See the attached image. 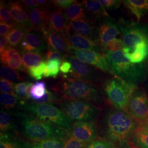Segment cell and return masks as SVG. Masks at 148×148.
Instances as JSON below:
<instances>
[{"mask_svg": "<svg viewBox=\"0 0 148 148\" xmlns=\"http://www.w3.org/2000/svg\"><path fill=\"white\" fill-rule=\"evenodd\" d=\"M101 123L105 139L114 143L117 148H130L133 135L140 125L127 111L114 107L106 111Z\"/></svg>", "mask_w": 148, "mask_h": 148, "instance_id": "obj_1", "label": "cell"}, {"mask_svg": "<svg viewBox=\"0 0 148 148\" xmlns=\"http://www.w3.org/2000/svg\"><path fill=\"white\" fill-rule=\"evenodd\" d=\"M52 90L62 99L88 102L99 108L104 105L103 95L98 87L66 75L60 74V79L52 87Z\"/></svg>", "mask_w": 148, "mask_h": 148, "instance_id": "obj_2", "label": "cell"}, {"mask_svg": "<svg viewBox=\"0 0 148 148\" xmlns=\"http://www.w3.org/2000/svg\"><path fill=\"white\" fill-rule=\"evenodd\" d=\"M15 115L19 122L23 136L30 141L50 139L67 140L69 137L67 130L42 121L31 115L21 112Z\"/></svg>", "mask_w": 148, "mask_h": 148, "instance_id": "obj_3", "label": "cell"}, {"mask_svg": "<svg viewBox=\"0 0 148 148\" xmlns=\"http://www.w3.org/2000/svg\"><path fill=\"white\" fill-rule=\"evenodd\" d=\"M107 61L115 76L134 85L146 79L148 68L145 63L133 64L126 58L123 51L105 53Z\"/></svg>", "mask_w": 148, "mask_h": 148, "instance_id": "obj_4", "label": "cell"}, {"mask_svg": "<svg viewBox=\"0 0 148 148\" xmlns=\"http://www.w3.org/2000/svg\"><path fill=\"white\" fill-rule=\"evenodd\" d=\"M20 105L25 113L56 127L68 131L73 125L74 122L60 108L52 104L21 100Z\"/></svg>", "mask_w": 148, "mask_h": 148, "instance_id": "obj_5", "label": "cell"}, {"mask_svg": "<svg viewBox=\"0 0 148 148\" xmlns=\"http://www.w3.org/2000/svg\"><path fill=\"white\" fill-rule=\"evenodd\" d=\"M101 87L103 95L113 107L126 111L130 97L138 87L115 76L104 79Z\"/></svg>", "mask_w": 148, "mask_h": 148, "instance_id": "obj_6", "label": "cell"}, {"mask_svg": "<svg viewBox=\"0 0 148 148\" xmlns=\"http://www.w3.org/2000/svg\"><path fill=\"white\" fill-rule=\"evenodd\" d=\"M118 24L121 31L125 45L123 52L125 56L130 54L138 44L148 43V23L140 24L120 17Z\"/></svg>", "mask_w": 148, "mask_h": 148, "instance_id": "obj_7", "label": "cell"}, {"mask_svg": "<svg viewBox=\"0 0 148 148\" xmlns=\"http://www.w3.org/2000/svg\"><path fill=\"white\" fill-rule=\"evenodd\" d=\"M60 109L74 122H95L101 114V108L88 102L61 99Z\"/></svg>", "mask_w": 148, "mask_h": 148, "instance_id": "obj_8", "label": "cell"}, {"mask_svg": "<svg viewBox=\"0 0 148 148\" xmlns=\"http://www.w3.org/2000/svg\"><path fill=\"white\" fill-rule=\"evenodd\" d=\"M64 59L68 60L72 65L71 71L67 75L68 77L85 81L97 87L99 86H101L104 79L92 66L85 63L70 55H68Z\"/></svg>", "mask_w": 148, "mask_h": 148, "instance_id": "obj_9", "label": "cell"}, {"mask_svg": "<svg viewBox=\"0 0 148 148\" xmlns=\"http://www.w3.org/2000/svg\"><path fill=\"white\" fill-rule=\"evenodd\" d=\"M126 111L138 122L142 124L148 119V95L142 88L134 90L131 96Z\"/></svg>", "mask_w": 148, "mask_h": 148, "instance_id": "obj_10", "label": "cell"}, {"mask_svg": "<svg viewBox=\"0 0 148 148\" xmlns=\"http://www.w3.org/2000/svg\"><path fill=\"white\" fill-rule=\"evenodd\" d=\"M68 55L72 56L79 60L90 65L95 66L102 71L115 76L108 63L105 54H101L93 51L79 49L70 47Z\"/></svg>", "mask_w": 148, "mask_h": 148, "instance_id": "obj_11", "label": "cell"}, {"mask_svg": "<svg viewBox=\"0 0 148 148\" xmlns=\"http://www.w3.org/2000/svg\"><path fill=\"white\" fill-rule=\"evenodd\" d=\"M68 131L69 137L74 138L87 146L97 140L98 136L95 122H74Z\"/></svg>", "mask_w": 148, "mask_h": 148, "instance_id": "obj_12", "label": "cell"}, {"mask_svg": "<svg viewBox=\"0 0 148 148\" xmlns=\"http://www.w3.org/2000/svg\"><path fill=\"white\" fill-rule=\"evenodd\" d=\"M95 21L98 30L99 43L102 47L120 34L118 22L110 16L98 18Z\"/></svg>", "mask_w": 148, "mask_h": 148, "instance_id": "obj_13", "label": "cell"}, {"mask_svg": "<svg viewBox=\"0 0 148 148\" xmlns=\"http://www.w3.org/2000/svg\"><path fill=\"white\" fill-rule=\"evenodd\" d=\"M67 27V32H75L99 43L98 30L95 20L90 19H81L70 23Z\"/></svg>", "mask_w": 148, "mask_h": 148, "instance_id": "obj_14", "label": "cell"}, {"mask_svg": "<svg viewBox=\"0 0 148 148\" xmlns=\"http://www.w3.org/2000/svg\"><path fill=\"white\" fill-rule=\"evenodd\" d=\"M19 49L21 53H42L47 51L48 46L42 34L30 30L21 43Z\"/></svg>", "mask_w": 148, "mask_h": 148, "instance_id": "obj_15", "label": "cell"}, {"mask_svg": "<svg viewBox=\"0 0 148 148\" xmlns=\"http://www.w3.org/2000/svg\"><path fill=\"white\" fill-rule=\"evenodd\" d=\"M51 10V8L38 7L28 12L32 25V30L38 32L42 35L48 31Z\"/></svg>", "mask_w": 148, "mask_h": 148, "instance_id": "obj_16", "label": "cell"}, {"mask_svg": "<svg viewBox=\"0 0 148 148\" xmlns=\"http://www.w3.org/2000/svg\"><path fill=\"white\" fill-rule=\"evenodd\" d=\"M66 37L70 47L93 51L101 54L104 53L101 44L90 38L70 32H67Z\"/></svg>", "mask_w": 148, "mask_h": 148, "instance_id": "obj_17", "label": "cell"}, {"mask_svg": "<svg viewBox=\"0 0 148 148\" xmlns=\"http://www.w3.org/2000/svg\"><path fill=\"white\" fill-rule=\"evenodd\" d=\"M43 36L47 43L48 48L60 53L64 58L68 55L70 46L66 36L51 30H48Z\"/></svg>", "mask_w": 148, "mask_h": 148, "instance_id": "obj_18", "label": "cell"}, {"mask_svg": "<svg viewBox=\"0 0 148 148\" xmlns=\"http://www.w3.org/2000/svg\"><path fill=\"white\" fill-rule=\"evenodd\" d=\"M7 6L14 23L27 27L29 30H32L28 12L21 1H9Z\"/></svg>", "mask_w": 148, "mask_h": 148, "instance_id": "obj_19", "label": "cell"}, {"mask_svg": "<svg viewBox=\"0 0 148 148\" xmlns=\"http://www.w3.org/2000/svg\"><path fill=\"white\" fill-rule=\"evenodd\" d=\"M1 63L5 66L15 70L21 71L27 73L25 69L21 55L15 48L8 46L4 52L1 54Z\"/></svg>", "mask_w": 148, "mask_h": 148, "instance_id": "obj_20", "label": "cell"}, {"mask_svg": "<svg viewBox=\"0 0 148 148\" xmlns=\"http://www.w3.org/2000/svg\"><path fill=\"white\" fill-rule=\"evenodd\" d=\"M67 27L63 11L55 7L51 10L49 14V30L66 36Z\"/></svg>", "mask_w": 148, "mask_h": 148, "instance_id": "obj_21", "label": "cell"}, {"mask_svg": "<svg viewBox=\"0 0 148 148\" xmlns=\"http://www.w3.org/2000/svg\"><path fill=\"white\" fill-rule=\"evenodd\" d=\"M63 13L67 25L71 22L81 19H92L88 17V13L85 10L82 2H76L74 3L69 8L64 10Z\"/></svg>", "mask_w": 148, "mask_h": 148, "instance_id": "obj_22", "label": "cell"}, {"mask_svg": "<svg viewBox=\"0 0 148 148\" xmlns=\"http://www.w3.org/2000/svg\"><path fill=\"white\" fill-rule=\"evenodd\" d=\"M122 2L127 9L136 16L138 22L148 14V0H125Z\"/></svg>", "mask_w": 148, "mask_h": 148, "instance_id": "obj_23", "label": "cell"}, {"mask_svg": "<svg viewBox=\"0 0 148 148\" xmlns=\"http://www.w3.org/2000/svg\"><path fill=\"white\" fill-rule=\"evenodd\" d=\"M82 3L85 7V10L88 13H90L92 19L108 17L109 15L104 7L101 5L99 1H83Z\"/></svg>", "mask_w": 148, "mask_h": 148, "instance_id": "obj_24", "label": "cell"}, {"mask_svg": "<svg viewBox=\"0 0 148 148\" xmlns=\"http://www.w3.org/2000/svg\"><path fill=\"white\" fill-rule=\"evenodd\" d=\"M67 140L50 139L36 142H22L25 148H64Z\"/></svg>", "mask_w": 148, "mask_h": 148, "instance_id": "obj_25", "label": "cell"}, {"mask_svg": "<svg viewBox=\"0 0 148 148\" xmlns=\"http://www.w3.org/2000/svg\"><path fill=\"white\" fill-rule=\"evenodd\" d=\"M126 57L132 63H144L148 59V43L138 44L133 49L131 53Z\"/></svg>", "mask_w": 148, "mask_h": 148, "instance_id": "obj_26", "label": "cell"}, {"mask_svg": "<svg viewBox=\"0 0 148 148\" xmlns=\"http://www.w3.org/2000/svg\"><path fill=\"white\" fill-rule=\"evenodd\" d=\"M28 31L29 30L27 27L16 24V27L6 36L9 46L14 48L19 46Z\"/></svg>", "mask_w": 148, "mask_h": 148, "instance_id": "obj_27", "label": "cell"}, {"mask_svg": "<svg viewBox=\"0 0 148 148\" xmlns=\"http://www.w3.org/2000/svg\"><path fill=\"white\" fill-rule=\"evenodd\" d=\"M21 56L23 65L27 73L30 68L37 66L43 61H46L45 54L42 53L25 52L21 53Z\"/></svg>", "mask_w": 148, "mask_h": 148, "instance_id": "obj_28", "label": "cell"}, {"mask_svg": "<svg viewBox=\"0 0 148 148\" xmlns=\"http://www.w3.org/2000/svg\"><path fill=\"white\" fill-rule=\"evenodd\" d=\"M0 130L2 133H18L17 126L11 115L4 110H1L0 111Z\"/></svg>", "mask_w": 148, "mask_h": 148, "instance_id": "obj_29", "label": "cell"}, {"mask_svg": "<svg viewBox=\"0 0 148 148\" xmlns=\"http://www.w3.org/2000/svg\"><path fill=\"white\" fill-rule=\"evenodd\" d=\"M0 148H25L22 142L11 133L1 132Z\"/></svg>", "mask_w": 148, "mask_h": 148, "instance_id": "obj_30", "label": "cell"}, {"mask_svg": "<svg viewBox=\"0 0 148 148\" xmlns=\"http://www.w3.org/2000/svg\"><path fill=\"white\" fill-rule=\"evenodd\" d=\"M46 83L44 81H38L33 84L29 90V98L27 101H35L43 98L47 93Z\"/></svg>", "mask_w": 148, "mask_h": 148, "instance_id": "obj_31", "label": "cell"}, {"mask_svg": "<svg viewBox=\"0 0 148 148\" xmlns=\"http://www.w3.org/2000/svg\"><path fill=\"white\" fill-rule=\"evenodd\" d=\"M131 143L137 148H148V131L139 127L133 135Z\"/></svg>", "mask_w": 148, "mask_h": 148, "instance_id": "obj_32", "label": "cell"}, {"mask_svg": "<svg viewBox=\"0 0 148 148\" xmlns=\"http://www.w3.org/2000/svg\"><path fill=\"white\" fill-rule=\"evenodd\" d=\"M21 101V99L15 94L1 93L0 95L1 104L6 110L14 109L16 106L20 105Z\"/></svg>", "mask_w": 148, "mask_h": 148, "instance_id": "obj_33", "label": "cell"}, {"mask_svg": "<svg viewBox=\"0 0 148 148\" xmlns=\"http://www.w3.org/2000/svg\"><path fill=\"white\" fill-rule=\"evenodd\" d=\"M1 77L11 82L24 81L26 77L14 69L2 65L0 69Z\"/></svg>", "mask_w": 148, "mask_h": 148, "instance_id": "obj_34", "label": "cell"}, {"mask_svg": "<svg viewBox=\"0 0 148 148\" xmlns=\"http://www.w3.org/2000/svg\"><path fill=\"white\" fill-rule=\"evenodd\" d=\"M32 83L29 81H23L14 85V93L23 101H27L29 98V90Z\"/></svg>", "mask_w": 148, "mask_h": 148, "instance_id": "obj_35", "label": "cell"}, {"mask_svg": "<svg viewBox=\"0 0 148 148\" xmlns=\"http://www.w3.org/2000/svg\"><path fill=\"white\" fill-rule=\"evenodd\" d=\"M47 68L43 74V77L56 78L60 71L62 61L59 60H51L47 61Z\"/></svg>", "mask_w": 148, "mask_h": 148, "instance_id": "obj_36", "label": "cell"}, {"mask_svg": "<svg viewBox=\"0 0 148 148\" xmlns=\"http://www.w3.org/2000/svg\"><path fill=\"white\" fill-rule=\"evenodd\" d=\"M125 45L123 40L120 38H115L109 42L106 43L103 46V50L104 54L109 52H116L123 51Z\"/></svg>", "mask_w": 148, "mask_h": 148, "instance_id": "obj_37", "label": "cell"}, {"mask_svg": "<svg viewBox=\"0 0 148 148\" xmlns=\"http://www.w3.org/2000/svg\"><path fill=\"white\" fill-rule=\"evenodd\" d=\"M47 68V61H43L42 63L37 66L33 67L28 70L27 73L34 79L40 80L42 79L43 74Z\"/></svg>", "mask_w": 148, "mask_h": 148, "instance_id": "obj_38", "label": "cell"}, {"mask_svg": "<svg viewBox=\"0 0 148 148\" xmlns=\"http://www.w3.org/2000/svg\"><path fill=\"white\" fill-rule=\"evenodd\" d=\"M0 19L1 23L6 24L14 23L10 12L7 5H5V1H1L0 3Z\"/></svg>", "mask_w": 148, "mask_h": 148, "instance_id": "obj_39", "label": "cell"}, {"mask_svg": "<svg viewBox=\"0 0 148 148\" xmlns=\"http://www.w3.org/2000/svg\"><path fill=\"white\" fill-rule=\"evenodd\" d=\"M86 148H117L115 144L106 139L95 140L90 143Z\"/></svg>", "mask_w": 148, "mask_h": 148, "instance_id": "obj_40", "label": "cell"}, {"mask_svg": "<svg viewBox=\"0 0 148 148\" xmlns=\"http://www.w3.org/2000/svg\"><path fill=\"white\" fill-rule=\"evenodd\" d=\"M99 1L106 10H115L118 9L122 2L120 0H100Z\"/></svg>", "mask_w": 148, "mask_h": 148, "instance_id": "obj_41", "label": "cell"}, {"mask_svg": "<svg viewBox=\"0 0 148 148\" xmlns=\"http://www.w3.org/2000/svg\"><path fill=\"white\" fill-rule=\"evenodd\" d=\"M0 90L2 93L14 94V84L12 82H11L8 80L1 78Z\"/></svg>", "mask_w": 148, "mask_h": 148, "instance_id": "obj_42", "label": "cell"}, {"mask_svg": "<svg viewBox=\"0 0 148 148\" xmlns=\"http://www.w3.org/2000/svg\"><path fill=\"white\" fill-rule=\"evenodd\" d=\"M75 0H55L52 1L54 7L58 10L63 11L69 8L70 5L76 2Z\"/></svg>", "mask_w": 148, "mask_h": 148, "instance_id": "obj_43", "label": "cell"}, {"mask_svg": "<svg viewBox=\"0 0 148 148\" xmlns=\"http://www.w3.org/2000/svg\"><path fill=\"white\" fill-rule=\"evenodd\" d=\"M45 56L47 62L51 60H59L63 62L65 59L60 53L49 48H48L47 51L45 53Z\"/></svg>", "mask_w": 148, "mask_h": 148, "instance_id": "obj_44", "label": "cell"}, {"mask_svg": "<svg viewBox=\"0 0 148 148\" xmlns=\"http://www.w3.org/2000/svg\"><path fill=\"white\" fill-rule=\"evenodd\" d=\"M86 147L87 145L79 142L74 138L69 137L66 141L64 148H86Z\"/></svg>", "mask_w": 148, "mask_h": 148, "instance_id": "obj_45", "label": "cell"}, {"mask_svg": "<svg viewBox=\"0 0 148 148\" xmlns=\"http://www.w3.org/2000/svg\"><path fill=\"white\" fill-rule=\"evenodd\" d=\"M16 23H12L11 24H6L4 23H0V34L1 35L7 36L8 34L16 25Z\"/></svg>", "mask_w": 148, "mask_h": 148, "instance_id": "obj_46", "label": "cell"}, {"mask_svg": "<svg viewBox=\"0 0 148 148\" xmlns=\"http://www.w3.org/2000/svg\"><path fill=\"white\" fill-rule=\"evenodd\" d=\"M72 69V65L70 62L67 60L64 59L62 62L61 65L60 66V71L61 74L68 75L70 73Z\"/></svg>", "mask_w": 148, "mask_h": 148, "instance_id": "obj_47", "label": "cell"}, {"mask_svg": "<svg viewBox=\"0 0 148 148\" xmlns=\"http://www.w3.org/2000/svg\"><path fill=\"white\" fill-rule=\"evenodd\" d=\"M21 2L25 8L27 9V12L32 11V10L38 7L39 5L37 3V1L34 0H23L21 1Z\"/></svg>", "mask_w": 148, "mask_h": 148, "instance_id": "obj_48", "label": "cell"}, {"mask_svg": "<svg viewBox=\"0 0 148 148\" xmlns=\"http://www.w3.org/2000/svg\"><path fill=\"white\" fill-rule=\"evenodd\" d=\"M8 43L7 36L5 35H1L0 36V54L4 52L5 48L7 47V44Z\"/></svg>", "mask_w": 148, "mask_h": 148, "instance_id": "obj_49", "label": "cell"}, {"mask_svg": "<svg viewBox=\"0 0 148 148\" xmlns=\"http://www.w3.org/2000/svg\"><path fill=\"white\" fill-rule=\"evenodd\" d=\"M140 127L148 131V119L142 124H140Z\"/></svg>", "mask_w": 148, "mask_h": 148, "instance_id": "obj_50", "label": "cell"}]
</instances>
